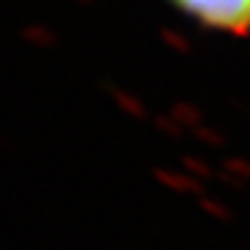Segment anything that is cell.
<instances>
[{
  "label": "cell",
  "instance_id": "obj_1",
  "mask_svg": "<svg viewBox=\"0 0 250 250\" xmlns=\"http://www.w3.org/2000/svg\"><path fill=\"white\" fill-rule=\"evenodd\" d=\"M199 23L234 35L250 33V0H174Z\"/></svg>",
  "mask_w": 250,
  "mask_h": 250
},
{
  "label": "cell",
  "instance_id": "obj_2",
  "mask_svg": "<svg viewBox=\"0 0 250 250\" xmlns=\"http://www.w3.org/2000/svg\"><path fill=\"white\" fill-rule=\"evenodd\" d=\"M155 176H158V179H160L167 188H171V190H181V192H186V190H199V188H197L195 183H190V181L183 179V176L169 174V171H158Z\"/></svg>",
  "mask_w": 250,
  "mask_h": 250
},
{
  "label": "cell",
  "instance_id": "obj_3",
  "mask_svg": "<svg viewBox=\"0 0 250 250\" xmlns=\"http://www.w3.org/2000/svg\"><path fill=\"white\" fill-rule=\"evenodd\" d=\"M202 206H204V211H208L211 215H225L223 208L215 204V202H211V199H204V202H202Z\"/></svg>",
  "mask_w": 250,
  "mask_h": 250
}]
</instances>
